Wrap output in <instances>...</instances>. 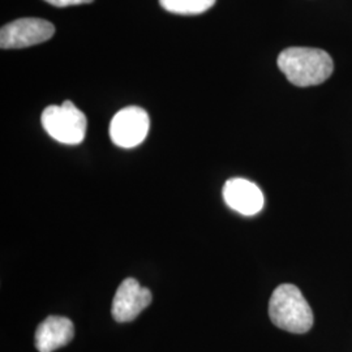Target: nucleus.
<instances>
[{"mask_svg":"<svg viewBox=\"0 0 352 352\" xmlns=\"http://www.w3.org/2000/svg\"><path fill=\"white\" fill-rule=\"evenodd\" d=\"M277 63L289 82L300 88L325 82L334 69L327 51L312 47H289L279 54Z\"/></svg>","mask_w":352,"mask_h":352,"instance_id":"f257e3e1","label":"nucleus"},{"mask_svg":"<svg viewBox=\"0 0 352 352\" xmlns=\"http://www.w3.org/2000/svg\"><path fill=\"white\" fill-rule=\"evenodd\" d=\"M269 316L276 327L294 334H304L314 327V312L302 291L285 283L274 289L269 302Z\"/></svg>","mask_w":352,"mask_h":352,"instance_id":"f03ea898","label":"nucleus"},{"mask_svg":"<svg viewBox=\"0 0 352 352\" xmlns=\"http://www.w3.org/2000/svg\"><path fill=\"white\" fill-rule=\"evenodd\" d=\"M41 122L51 138L62 144L77 145L85 139L87 116L71 101H64L60 106L46 107Z\"/></svg>","mask_w":352,"mask_h":352,"instance_id":"7ed1b4c3","label":"nucleus"},{"mask_svg":"<svg viewBox=\"0 0 352 352\" xmlns=\"http://www.w3.org/2000/svg\"><path fill=\"white\" fill-rule=\"evenodd\" d=\"M55 34V26L43 19L26 17L14 20L1 28L0 47L3 50L24 49L49 41Z\"/></svg>","mask_w":352,"mask_h":352,"instance_id":"20e7f679","label":"nucleus"},{"mask_svg":"<svg viewBox=\"0 0 352 352\" xmlns=\"http://www.w3.org/2000/svg\"><path fill=\"white\" fill-rule=\"evenodd\" d=\"M149 126L148 113L138 106H129L115 113L110 123V138L116 146L135 148L146 139Z\"/></svg>","mask_w":352,"mask_h":352,"instance_id":"39448f33","label":"nucleus"},{"mask_svg":"<svg viewBox=\"0 0 352 352\" xmlns=\"http://www.w3.org/2000/svg\"><path fill=\"white\" fill-rule=\"evenodd\" d=\"M151 292L142 287L133 278H126L116 289L113 296V317L118 322H129L151 302Z\"/></svg>","mask_w":352,"mask_h":352,"instance_id":"423d86ee","label":"nucleus"},{"mask_svg":"<svg viewBox=\"0 0 352 352\" xmlns=\"http://www.w3.org/2000/svg\"><path fill=\"white\" fill-rule=\"evenodd\" d=\"M223 199L232 210L247 217L260 213L265 205L261 189L243 177L227 180L223 187Z\"/></svg>","mask_w":352,"mask_h":352,"instance_id":"0eeeda50","label":"nucleus"},{"mask_svg":"<svg viewBox=\"0 0 352 352\" xmlns=\"http://www.w3.org/2000/svg\"><path fill=\"white\" fill-rule=\"evenodd\" d=\"M75 327L69 318L50 316L38 325L36 347L39 352H52L74 340Z\"/></svg>","mask_w":352,"mask_h":352,"instance_id":"6e6552de","label":"nucleus"},{"mask_svg":"<svg viewBox=\"0 0 352 352\" xmlns=\"http://www.w3.org/2000/svg\"><path fill=\"white\" fill-rule=\"evenodd\" d=\"M167 12L176 14H200L210 10L215 0H160Z\"/></svg>","mask_w":352,"mask_h":352,"instance_id":"1a4fd4ad","label":"nucleus"},{"mask_svg":"<svg viewBox=\"0 0 352 352\" xmlns=\"http://www.w3.org/2000/svg\"><path fill=\"white\" fill-rule=\"evenodd\" d=\"M51 6L58 7V8H64V7H71V6H78V4H88L93 3L94 0H45Z\"/></svg>","mask_w":352,"mask_h":352,"instance_id":"9d476101","label":"nucleus"}]
</instances>
